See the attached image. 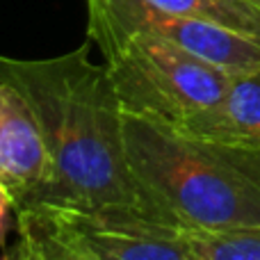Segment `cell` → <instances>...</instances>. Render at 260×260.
Returning a JSON list of instances; mask_svg holds the SVG:
<instances>
[{"mask_svg":"<svg viewBox=\"0 0 260 260\" xmlns=\"http://www.w3.org/2000/svg\"><path fill=\"white\" fill-rule=\"evenodd\" d=\"M89 50L85 41L55 57L0 55V76L30 101L53 162L48 197L39 206L123 210L165 221L130 167L110 71Z\"/></svg>","mask_w":260,"mask_h":260,"instance_id":"cell-1","label":"cell"},{"mask_svg":"<svg viewBox=\"0 0 260 260\" xmlns=\"http://www.w3.org/2000/svg\"><path fill=\"white\" fill-rule=\"evenodd\" d=\"M128 160L162 219L180 229H260V148L123 114Z\"/></svg>","mask_w":260,"mask_h":260,"instance_id":"cell-2","label":"cell"},{"mask_svg":"<svg viewBox=\"0 0 260 260\" xmlns=\"http://www.w3.org/2000/svg\"><path fill=\"white\" fill-rule=\"evenodd\" d=\"M103 53L123 114L183 126L226 94L233 73L151 35L89 39Z\"/></svg>","mask_w":260,"mask_h":260,"instance_id":"cell-3","label":"cell"},{"mask_svg":"<svg viewBox=\"0 0 260 260\" xmlns=\"http://www.w3.org/2000/svg\"><path fill=\"white\" fill-rule=\"evenodd\" d=\"M87 37L151 35L165 39L224 71H260V41L226 25L160 9L146 0H85Z\"/></svg>","mask_w":260,"mask_h":260,"instance_id":"cell-4","label":"cell"},{"mask_svg":"<svg viewBox=\"0 0 260 260\" xmlns=\"http://www.w3.org/2000/svg\"><path fill=\"white\" fill-rule=\"evenodd\" d=\"M59 238L91 260H199L180 226L123 210L32 206Z\"/></svg>","mask_w":260,"mask_h":260,"instance_id":"cell-5","label":"cell"},{"mask_svg":"<svg viewBox=\"0 0 260 260\" xmlns=\"http://www.w3.org/2000/svg\"><path fill=\"white\" fill-rule=\"evenodd\" d=\"M0 180L12 189L18 210L46 201L53 162L39 119L16 85L0 76Z\"/></svg>","mask_w":260,"mask_h":260,"instance_id":"cell-6","label":"cell"},{"mask_svg":"<svg viewBox=\"0 0 260 260\" xmlns=\"http://www.w3.org/2000/svg\"><path fill=\"white\" fill-rule=\"evenodd\" d=\"M194 137L260 148V71L240 73L208 110L178 126Z\"/></svg>","mask_w":260,"mask_h":260,"instance_id":"cell-7","label":"cell"},{"mask_svg":"<svg viewBox=\"0 0 260 260\" xmlns=\"http://www.w3.org/2000/svg\"><path fill=\"white\" fill-rule=\"evenodd\" d=\"M160 9L183 16L203 18L226 25L235 32L260 41V3L258 0H146Z\"/></svg>","mask_w":260,"mask_h":260,"instance_id":"cell-8","label":"cell"},{"mask_svg":"<svg viewBox=\"0 0 260 260\" xmlns=\"http://www.w3.org/2000/svg\"><path fill=\"white\" fill-rule=\"evenodd\" d=\"M199 260H260V229H180Z\"/></svg>","mask_w":260,"mask_h":260,"instance_id":"cell-9","label":"cell"},{"mask_svg":"<svg viewBox=\"0 0 260 260\" xmlns=\"http://www.w3.org/2000/svg\"><path fill=\"white\" fill-rule=\"evenodd\" d=\"M16 221H18V235L30 240L39 249L44 260H91L89 256L76 251L71 244L64 242L35 210H18Z\"/></svg>","mask_w":260,"mask_h":260,"instance_id":"cell-10","label":"cell"},{"mask_svg":"<svg viewBox=\"0 0 260 260\" xmlns=\"http://www.w3.org/2000/svg\"><path fill=\"white\" fill-rule=\"evenodd\" d=\"M18 212V201L12 194V189L0 180V244H5V238L12 226V215Z\"/></svg>","mask_w":260,"mask_h":260,"instance_id":"cell-11","label":"cell"},{"mask_svg":"<svg viewBox=\"0 0 260 260\" xmlns=\"http://www.w3.org/2000/svg\"><path fill=\"white\" fill-rule=\"evenodd\" d=\"M0 260H44V256H41L39 249H37L30 240L18 235V242L14 244L12 249H7Z\"/></svg>","mask_w":260,"mask_h":260,"instance_id":"cell-12","label":"cell"},{"mask_svg":"<svg viewBox=\"0 0 260 260\" xmlns=\"http://www.w3.org/2000/svg\"><path fill=\"white\" fill-rule=\"evenodd\" d=\"M258 3H260V0H258Z\"/></svg>","mask_w":260,"mask_h":260,"instance_id":"cell-13","label":"cell"}]
</instances>
